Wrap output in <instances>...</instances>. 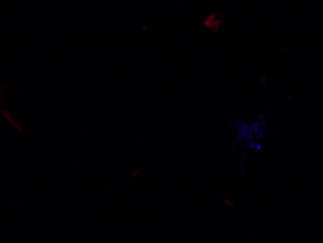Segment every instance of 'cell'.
<instances>
[{
	"instance_id": "6da1fadb",
	"label": "cell",
	"mask_w": 323,
	"mask_h": 243,
	"mask_svg": "<svg viewBox=\"0 0 323 243\" xmlns=\"http://www.w3.org/2000/svg\"><path fill=\"white\" fill-rule=\"evenodd\" d=\"M234 146L243 152H259L263 141L271 134V122L267 114H258L252 118H237L232 121Z\"/></svg>"
}]
</instances>
